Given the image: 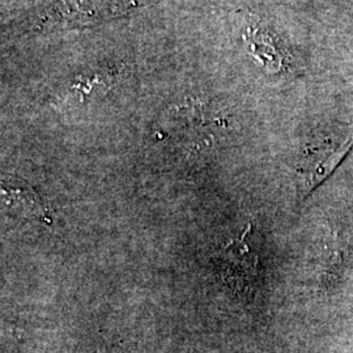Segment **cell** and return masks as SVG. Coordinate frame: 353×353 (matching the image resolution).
I'll use <instances>...</instances> for the list:
<instances>
[{
	"label": "cell",
	"instance_id": "cell-3",
	"mask_svg": "<svg viewBox=\"0 0 353 353\" xmlns=\"http://www.w3.org/2000/svg\"><path fill=\"white\" fill-rule=\"evenodd\" d=\"M246 45L252 57L270 71H280L284 67V55L278 42L261 28L249 29L246 33Z\"/></svg>",
	"mask_w": 353,
	"mask_h": 353
},
{
	"label": "cell",
	"instance_id": "cell-1",
	"mask_svg": "<svg viewBox=\"0 0 353 353\" xmlns=\"http://www.w3.org/2000/svg\"><path fill=\"white\" fill-rule=\"evenodd\" d=\"M352 147L353 134H348L343 139L322 141L306 152L297 169V174L301 178L303 198H307L338 169Z\"/></svg>",
	"mask_w": 353,
	"mask_h": 353
},
{
	"label": "cell",
	"instance_id": "cell-2",
	"mask_svg": "<svg viewBox=\"0 0 353 353\" xmlns=\"http://www.w3.org/2000/svg\"><path fill=\"white\" fill-rule=\"evenodd\" d=\"M250 229L252 225H248L240 239L230 241L220 250L217 256L224 281L239 292L249 290L256 276L258 256L248 243Z\"/></svg>",
	"mask_w": 353,
	"mask_h": 353
}]
</instances>
